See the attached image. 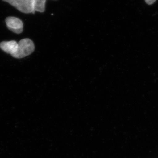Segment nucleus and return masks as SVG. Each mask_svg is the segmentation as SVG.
<instances>
[{
  "label": "nucleus",
  "mask_w": 158,
  "mask_h": 158,
  "mask_svg": "<svg viewBox=\"0 0 158 158\" xmlns=\"http://www.w3.org/2000/svg\"><path fill=\"white\" fill-rule=\"evenodd\" d=\"M35 49L34 42L29 38H25L20 40L18 43L16 52L11 55L16 59H22L31 55Z\"/></svg>",
  "instance_id": "obj_1"
},
{
  "label": "nucleus",
  "mask_w": 158,
  "mask_h": 158,
  "mask_svg": "<svg viewBox=\"0 0 158 158\" xmlns=\"http://www.w3.org/2000/svg\"><path fill=\"white\" fill-rule=\"evenodd\" d=\"M16 8L23 13H33L35 0H2Z\"/></svg>",
  "instance_id": "obj_2"
},
{
  "label": "nucleus",
  "mask_w": 158,
  "mask_h": 158,
  "mask_svg": "<svg viewBox=\"0 0 158 158\" xmlns=\"http://www.w3.org/2000/svg\"><path fill=\"white\" fill-rule=\"evenodd\" d=\"M6 23L7 28L16 34H20L23 31V22L18 18L9 16L6 18Z\"/></svg>",
  "instance_id": "obj_3"
},
{
  "label": "nucleus",
  "mask_w": 158,
  "mask_h": 158,
  "mask_svg": "<svg viewBox=\"0 0 158 158\" xmlns=\"http://www.w3.org/2000/svg\"><path fill=\"white\" fill-rule=\"evenodd\" d=\"M18 43L15 40L3 41L0 43V48L7 54L13 55L17 51Z\"/></svg>",
  "instance_id": "obj_4"
},
{
  "label": "nucleus",
  "mask_w": 158,
  "mask_h": 158,
  "mask_svg": "<svg viewBox=\"0 0 158 158\" xmlns=\"http://www.w3.org/2000/svg\"><path fill=\"white\" fill-rule=\"evenodd\" d=\"M46 0H35L34 3V11L44 12L45 10V4Z\"/></svg>",
  "instance_id": "obj_5"
},
{
  "label": "nucleus",
  "mask_w": 158,
  "mask_h": 158,
  "mask_svg": "<svg viewBox=\"0 0 158 158\" xmlns=\"http://www.w3.org/2000/svg\"><path fill=\"white\" fill-rule=\"evenodd\" d=\"M156 0H145V3L148 5H152L156 2Z\"/></svg>",
  "instance_id": "obj_6"
}]
</instances>
